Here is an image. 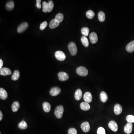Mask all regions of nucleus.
Here are the masks:
<instances>
[{
    "label": "nucleus",
    "instance_id": "1",
    "mask_svg": "<svg viewBox=\"0 0 134 134\" xmlns=\"http://www.w3.org/2000/svg\"><path fill=\"white\" fill-rule=\"evenodd\" d=\"M68 48L71 55L74 56L77 53V48L74 42H70L68 44Z\"/></svg>",
    "mask_w": 134,
    "mask_h": 134
},
{
    "label": "nucleus",
    "instance_id": "2",
    "mask_svg": "<svg viewBox=\"0 0 134 134\" xmlns=\"http://www.w3.org/2000/svg\"><path fill=\"white\" fill-rule=\"evenodd\" d=\"M64 112V108L62 105L57 106L55 109L54 114L57 118H60L62 117Z\"/></svg>",
    "mask_w": 134,
    "mask_h": 134
},
{
    "label": "nucleus",
    "instance_id": "3",
    "mask_svg": "<svg viewBox=\"0 0 134 134\" xmlns=\"http://www.w3.org/2000/svg\"><path fill=\"white\" fill-rule=\"evenodd\" d=\"M76 71L78 75L82 76H85L88 74V70L87 68L83 66L77 67Z\"/></svg>",
    "mask_w": 134,
    "mask_h": 134
},
{
    "label": "nucleus",
    "instance_id": "4",
    "mask_svg": "<svg viewBox=\"0 0 134 134\" xmlns=\"http://www.w3.org/2000/svg\"><path fill=\"white\" fill-rule=\"evenodd\" d=\"M55 56L58 60L60 61H63L66 58L65 54L61 51H56L55 53Z\"/></svg>",
    "mask_w": 134,
    "mask_h": 134
},
{
    "label": "nucleus",
    "instance_id": "5",
    "mask_svg": "<svg viewBox=\"0 0 134 134\" xmlns=\"http://www.w3.org/2000/svg\"><path fill=\"white\" fill-rule=\"evenodd\" d=\"M28 24L27 22H24L21 23L17 28V31L18 33H22L24 32L28 27Z\"/></svg>",
    "mask_w": 134,
    "mask_h": 134
},
{
    "label": "nucleus",
    "instance_id": "6",
    "mask_svg": "<svg viewBox=\"0 0 134 134\" xmlns=\"http://www.w3.org/2000/svg\"><path fill=\"white\" fill-rule=\"evenodd\" d=\"M108 127L109 129H111L113 132H116L117 131L118 129L117 124L114 121H111L109 122Z\"/></svg>",
    "mask_w": 134,
    "mask_h": 134
},
{
    "label": "nucleus",
    "instance_id": "7",
    "mask_svg": "<svg viewBox=\"0 0 134 134\" xmlns=\"http://www.w3.org/2000/svg\"><path fill=\"white\" fill-rule=\"evenodd\" d=\"M60 92H61V89L58 87H54L51 88L50 91L51 95L53 96H57L59 95Z\"/></svg>",
    "mask_w": 134,
    "mask_h": 134
},
{
    "label": "nucleus",
    "instance_id": "8",
    "mask_svg": "<svg viewBox=\"0 0 134 134\" xmlns=\"http://www.w3.org/2000/svg\"><path fill=\"white\" fill-rule=\"evenodd\" d=\"M59 79L61 81H65L68 79V75L67 73L60 72L58 74Z\"/></svg>",
    "mask_w": 134,
    "mask_h": 134
},
{
    "label": "nucleus",
    "instance_id": "9",
    "mask_svg": "<svg viewBox=\"0 0 134 134\" xmlns=\"http://www.w3.org/2000/svg\"><path fill=\"white\" fill-rule=\"evenodd\" d=\"M89 39L90 41L92 44H95L97 42L98 40L97 35L96 33L92 32L89 35Z\"/></svg>",
    "mask_w": 134,
    "mask_h": 134
},
{
    "label": "nucleus",
    "instance_id": "10",
    "mask_svg": "<svg viewBox=\"0 0 134 134\" xmlns=\"http://www.w3.org/2000/svg\"><path fill=\"white\" fill-rule=\"evenodd\" d=\"M81 128L85 133L88 132L90 130V127L89 123L88 122H84L81 124Z\"/></svg>",
    "mask_w": 134,
    "mask_h": 134
},
{
    "label": "nucleus",
    "instance_id": "11",
    "mask_svg": "<svg viewBox=\"0 0 134 134\" xmlns=\"http://www.w3.org/2000/svg\"><path fill=\"white\" fill-rule=\"evenodd\" d=\"M83 100L86 102H91L92 100V95L90 92H86L83 95Z\"/></svg>",
    "mask_w": 134,
    "mask_h": 134
},
{
    "label": "nucleus",
    "instance_id": "12",
    "mask_svg": "<svg viewBox=\"0 0 134 134\" xmlns=\"http://www.w3.org/2000/svg\"><path fill=\"white\" fill-rule=\"evenodd\" d=\"M12 73V71L10 69L6 67L2 68L0 70V74L2 76H7L10 75Z\"/></svg>",
    "mask_w": 134,
    "mask_h": 134
},
{
    "label": "nucleus",
    "instance_id": "13",
    "mask_svg": "<svg viewBox=\"0 0 134 134\" xmlns=\"http://www.w3.org/2000/svg\"><path fill=\"white\" fill-rule=\"evenodd\" d=\"M133 125L132 123H128L124 127V131L125 133L129 134L132 131Z\"/></svg>",
    "mask_w": 134,
    "mask_h": 134
},
{
    "label": "nucleus",
    "instance_id": "14",
    "mask_svg": "<svg viewBox=\"0 0 134 134\" xmlns=\"http://www.w3.org/2000/svg\"><path fill=\"white\" fill-rule=\"evenodd\" d=\"M127 51L129 53H132L134 51V41L129 42L126 47Z\"/></svg>",
    "mask_w": 134,
    "mask_h": 134
},
{
    "label": "nucleus",
    "instance_id": "15",
    "mask_svg": "<svg viewBox=\"0 0 134 134\" xmlns=\"http://www.w3.org/2000/svg\"><path fill=\"white\" fill-rule=\"evenodd\" d=\"M122 108L121 105L119 104H117L114 107V112L117 115L120 114L122 112Z\"/></svg>",
    "mask_w": 134,
    "mask_h": 134
},
{
    "label": "nucleus",
    "instance_id": "16",
    "mask_svg": "<svg viewBox=\"0 0 134 134\" xmlns=\"http://www.w3.org/2000/svg\"><path fill=\"white\" fill-rule=\"evenodd\" d=\"M7 97V93L6 90L2 88H0V98L2 100H6Z\"/></svg>",
    "mask_w": 134,
    "mask_h": 134
},
{
    "label": "nucleus",
    "instance_id": "17",
    "mask_svg": "<svg viewBox=\"0 0 134 134\" xmlns=\"http://www.w3.org/2000/svg\"><path fill=\"white\" fill-rule=\"evenodd\" d=\"M59 23L56 19H52L49 24V27L51 29H54L59 26Z\"/></svg>",
    "mask_w": 134,
    "mask_h": 134
},
{
    "label": "nucleus",
    "instance_id": "18",
    "mask_svg": "<svg viewBox=\"0 0 134 134\" xmlns=\"http://www.w3.org/2000/svg\"><path fill=\"white\" fill-rule=\"evenodd\" d=\"M80 108L82 110L84 111H88L90 108V105L88 103L83 102L80 104Z\"/></svg>",
    "mask_w": 134,
    "mask_h": 134
},
{
    "label": "nucleus",
    "instance_id": "19",
    "mask_svg": "<svg viewBox=\"0 0 134 134\" xmlns=\"http://www.w3.org/2000/svg\"><path fill=\"white\" fill-rule=\"evenodd\" d=\"M14 7V2L13 1H8L6 4V8L8 10H11L13 9Z\"/></svg>",
    "mask_w": 134,
    "mask_h": 134
},
{
    "label": "nucleus",
    "instance_id": "20",
    "mask_svg": "<svg viewBox=\"0 0 134 134\" xmlns=\"http://www.w3.org/2000/svg\"><path fill=\"white\" fill-rule=\"evenodd\" d=\"M82 95V92L81 89H78L75 92L74 98L76 100H79L81 99Z\"/></svg>",
    "mask_w": 134,
    "mask_h": 134
},
{
    "label": "nucleus",
    "instance_id": "21",
    "mask_svg": "<svg viewBox=\"0 0 134 134\" xmlns=\"http://www.w3.org/2000/svg\"><path fill=\"white\" fill-rule=\"evenodd\" d=\"M20 107V104L18 101H15L13 102L12 105V109L13 112L18 111Z\"/></svg>",
    "mask_w": 134,
    "mask_h": 134
},
{
    "label": "nucleus",
    "instance_id": "22",
    "mask_svg": "<svg viewBox=\"0 0 134 134\" xmlns=\"http://www.w3.org/2000/svg\"><path fill=\"white\" fill-rule=\"evenodd\" d=\"M43 109L45 112H48L50 111V104L47 102H44L42 104Z\"/></svg>",
    "mask_w": 134,
    "mask_h": 134
},
{
    "label": "nucleus",
    "instance_id": "23",
    "mask_svg": "<svg viewBox=\"0 0 134 134\" xmlns=\"http://www.w3.org/2000/svg\"><path fill=\"white\" fill-rule=\"evenodd\" d=\"M19 76H20V73L19 71L18 70H16L13 72L11 78L12 80H18L19 78Z\"/></svg>",
    "mask_w": 134,
    "mask_h": 134
},
{
    "label": "nucleus",
    "instance_id": "24",
    "mask_svg": "<svg viewBox=\"0 0 134 134\" xmlns=\"http://www.w3.org/2000/svg\"><path fill=\"white\" fill-rule=\"evenodd\" d=\"M100 98L101 101L103 102H106L108 99V96L106 93L104 91L101 92L100 94Z\"/></svg>",
    "mask_w": 134,
    "mask_h": 134
},
{
    "label": "nucleus",
    "instance_id": "25",
    "mask_svg": "<svg viewBox=\"0 0 134 134\" xmlns=\"http://www.w3.org/2000/svg\"><path fill=\"white\" fill-rule=\"evenodd\" d=\"M98 18L99 21L101 22H103L105 20V13L102 11L99 12L98 14Z\"/></svg>",
    "mask_w": 134,
    "mask_h": 134
},
{
    "label": "nucleus",
    "instance_id": "26",
    "mask_svg": "<svg viewBox=\"0 0 134 134\" xmlns=\"http://www.w3.org/2000/svg\"><path fill=\"white\" fill-rule=\"evenodd\" d=\"M18 126L19 129L22 130L25 129L28 127L27 123L24 121H22L21 122H20L19 123Z\"/></svg>",
    "mask_w": 134,
    "mask_h": 134
},
{
    "label": "nucleus",
    "instance_id": "27",
    "mask_svg": "<svg viewBox=\"0 0 134 134\" xmlns=\"http://www.w3.org/2000/svg\"><path fill=\"white\" fill-rule=\"evenodd\" d=\"M63 18H64V16L63 14L62 13H58L56 15L54 19H56L58 22L60 23L62 21Z\"/></svg>",
    "mask_w": 134,
    "mask_h": 134
},
{
    "label": "nucleus",
    "instance_id": "28",
    "mask_svg": "<svg viewBox=\"0 0 134 134\" xmlns=\"http://www.w3.org/2000/svg\"><path fill=\"white\" fill-rule=\"evenodd\" d=\"M81 41L83 45L85 47H88L89 44L88 40L86 36H82L81 38Z\"/></svg>",
    "mask_w": 134,
    "mask_h": 134
},
{
    "label": "nucleus",
    "instance_id": "29",
    "mask_svg": "<svg viewBox=\"0 0 134 134\" xmlns=\"http://www.w3.org/2000/svg\"><path fill=\"white\" fill-rule=\"evenodd\" d=\"M89 32V29L86 27L82 28L81 29V33L84 36H86L88 35Z\"/></svg>",
    "mask_w": 134,
    "mask_h": 134
},
{
    "label": "nucleus",
    "instance_id": "30",
    "mask_svg": "<svg viewBox=\"0 0 134 134\" xmlns=\"http://www.w3.org/2000/svg\"><path fill=\"white\" fill-rule=\"evenodd\" d=\"M86 16L88 18L92 19L94 16L95 13L92 10H89L86 12Z\"/></svg>",
    "mask_w": 134,
    "mask_h": 134
},
{
    "label": "nucleus",
    "instance_id": "31",
    "mask_svg": "<svg viewBox=\"0 0 134 134\" xmlns=\"http://www.w3.org/2000/svg\"><path fill=\"white\" fill-rule=\"evenodd\" d=\"M48 2H47L45 1L42 2V11L44 12H48Z\"/></svg>",
    "mask_w": 134,
    "mask_h": 134
},
{
    "label": "nucleus",
    "instance_id": "32",
    "mask_svg": "<svg viewBox=\"0 0 134 134\" xmlns=\"http://www.w3.org/2000/svg\"><path fill=\"white\" fill-rule=\"evenodd\" d=\"M48 12H50L52 11V10L53 9V8L54 7V4L53 2V1L50 0L48 1Z\"/></svg>",
    "mask_w": 134,
    "mask_h": 134
},
{
    "label": "nucleus",
    "instance_id": "33",
    "mask_svg": "<svg viewBox=\"0 0 134 134\" xmlns=\"http://www.w3.org/2000/svg\"><path fill=\"white\" fill-rule=\"evenodd\" d=\"M126 120L128 123H134V116L133 115H128L126 117Z\"/></svg>",
    "mask_w": 134,
    "mask_h": 134
},
{
    "label": "nucleus",
    "instance_id": "34",
    "mask_svg": "<svg viewBox=\"0 0 134 134\" xmlns=\"http://www.w3.org/2000/svg\"><path fill=\"white\" fill-rule=\"evenodd\" d=\"M68 134H77L76 130L74 128H70L68 131Z\"/></svg>",
    "mask_w": 134,
    "mask_h": 134
},
{
    "label": "nucleus",
    "instance_id": "35",
    "mask_svg": "<svg viewBox=\"0 0 134 134\" xmlns=\"http://www.w3.org/2000/svg\"><path fill=\"white\" fill-rule=\"evenodd\" d=\"M47 22L46 21L43 22L40 24L39 29L41 30H44L47 27Z\"/></svg>",
    "mask_w": 134,
    "mask_h": 134
},
{
    "label": "nucleus",
    "instance_id": "36",
    "mask_svg": "<svg viewBox=\"0 0 134 134\" xmlns=\"http://www.w3.org/2000/svg\"><path fill=\"white\" fill-rule=\"evenodd\" d=\"M97 134H105V132L104 128L100 127L97 130Z\"/></svg>",
    "mask_w": 134,
    "mask_h": 134
},
{
    "label": "nucleus",
    "instance_id": "37",
    "mask_svg": "<svg viewBox=\"0 0 134 134\" xmlns=\"http://www.w3.org/2000/svg\"><path fill=\"white\" fill-rule=\"evenodd\" d=\"M41 0H36V6L38 9H40L41 8Z\"/></svg>",
    "mask_w": 134,
    "mask_h": 134
},
{
    "label": "nucleus",
    "instance_id": "38",
    "mask_svg": "<svg viewBox=\"0 0 134 134\" xmlns=\"http://www.w3.org/2000/svg\"><path fill=\"white\" fill-rule=\"evenodd\" d=\"M3 65V62L2 60L0 59V68H2V66Z\"/></svg>",
    "mask_w": 134,
    "mask_h": 134
},
{
    "label": "nucleus",
    "instance_id": "39",
    "mask_svg": "<svg viewBox=\"0 0 134 134\" xmlns=\"http://www.w3.org/2000/svg\"><path fill=\"white\" fill-rule=\"evenodd\" d=\"M3 118V114L0 111V120L1 121Z\"/></svg>",
    "mask_w": 134,
    "mask_h": 134
}]
</instances>
